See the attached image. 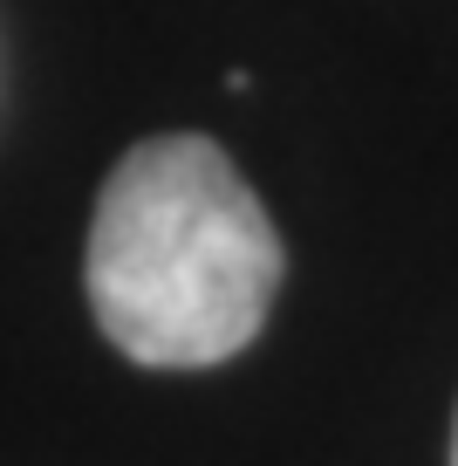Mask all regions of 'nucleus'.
<instances>
[{
    "mask_svg": "<svg viewBox=\"0 0 458 466\" xmlns=\"http://www.w3.org/2000/svg\"><path fill=\"white\" fill-rule=\"evenodd\" d=\"M281 268L267 206L213 137H144L103 178L89 309L130 364H226L260 336Z\"/></svg>",
    "mask_w": 458,
    "mask_h": 466,
    "instance_id": "1",
    "label": "nucleus"
},
{
    "mask_svg": "<svg viewBox=\"0 0 458 466\" xmlns=\"http://www.w3.org/2000/svg\"><path fill=\"white\" fill-rule=\"evenodd\" d=\"M452 466H458V425H452Z\"/></svg>",
    "mask_w": 458,
    "mask_h": 466,
    "instance_id": "2",
    "label": "nucleus"
}]
</instances>
